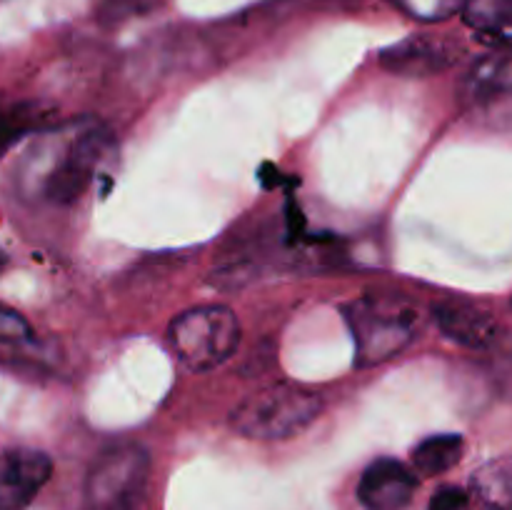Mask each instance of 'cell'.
Here are the masks:
<instances>
[{
  "mask_svg": "<svg viewBox=\"0 0 512 510\" xmlns=\"http://www.w3.org/2000/svg\"><path fill=\"white\" fill-rule=\"evenodd\" d=\"M345 323L355 343V365L388 363L413 343L420 310L403 295H360L343 305Z\"/></svg>",
  "mask_w": 512,
  "mask_h": 510,
  "instance_id": "obj_1",
  "label": "cell"
},
{
  "mask_svg": "<svg viewBox=\"0 0 512 510\" xmlns=\"http://www.w3.org/2000/svg\"><path fill=\"white\" fill-rule=\"evenodd\" d=\"M323 413V395L305 385L275 383L255 390L230 415L240 435L253 440H288Z\"/></svg>",
  "mask_w": 512,
  "mask_h": 510,
  "instance_id": "obj_2",
  "label": "cell"
},
{
  "mask_svg": "<svg viewBox=\"0 0 512 510\" xmlns=\"http://www.w3.org/2000/svg\"><path fill=\"white\" fill-rule=\"evenodd\" d=\"M168 343L185 368L203 373L230 360L240 343L238 315L225 305H198L175 315Z\"/></svg>",
  "mask_w": 512,
  "mask_h": 510,
  "instance_id": "obj_3",
  "label": "cell"
},
{
  "mask_svg": "<svg viewBox=\"0 0 512 510\" xmlns=\"http://www.w3.org/2000/svg\"><path fill=\"white\" fill-rule=\"evenodd\" d=\"M150 458L140 445L105 450L85 480V510H133L148 480Z\"/></svg>",
  "mask_w": 512,
  "mask_h": 510,
  "instance_id": "obj_4",
  "label": "cell"
},
{
  "mask_svg": "<svg viewBox=\"0 0 512 510\" xmlns=\"http://www.w3.org/2000/svg\"><path fill=\"white\" fill-rule=\"evenodd\" d=\"M460 105L483 125H512V55L478 60L460 85Z\"/></svg>",
  "mask_w": 512,
  "mask_h": 510,
  "instance_id": "obj_5",
  "label": "cell"
},
{
  "mask_svg": "<svg viewBox=\"0 0 512 510\" xmlns=\"http://www.w3.org/2000/svg\"><path fill=\"white\" fill-rule=\"evenodd\" d=\"M110 145H113V138L100 125H93L85 133H80L68 148L65 158L45 178V198L60 205L78 200L93 180L95 168L110 150Z\"/></svg>",
  "mask_w": 512,
  "mask_h": 510,
  "instance_id": "obj_6",
  "label": "cell"
},
{
  "mask_svg": "<svg viewBox=\"0 0 512 510\" xmlns=\"http://www.w3.org/2000/svg\"><path fill=\"white\" fill-rule=\"evenodd\" d=\"M53 475V460L35 448L10 450L0 463V510H25Z\"/></svg>",
  "mask_w": 512,
  "mask_h": 510,
  "instance_id": "obj_7",
  "label": "cell"
},
{
  "mask_svg": "<svg viewBox=\"0 0 512 510\" xmlns=\"http://www.w3.org/2000/svg\"><path fill=\"white\" fill-rule=\"evenodd\" d=\"M460 48L448 38L438 35H410L380 53V65L405 78H428L443 73L458 60Z\"/></svg>",
  "mask_w": 512,
  "mask_h": 510,
  "instance_id": "obj_8",
  "label": "cell"
},
{
  "mask_svg": "<svg viewBox=\"0 0 512 510\" xmlns=\"http://www.w3.org/2000/svg\"><path fill=\"white\" fill-rule=\"evenodd\" d=\"M418 490V475L395 458H378L365 468L358 500L368 510H403Z\"/></svg>",
  "mask_w": 512,
  "mask_h": 510,
  "instance_id": "obj_9",
  "label": "cell"
},
{
  "mask_svg": "<svg viewBox=\"0 0 512 510\" xmlns=\"http://www.w3.org/2000/svg\"><path fill=\"white\" fill-rule=\"evenodd\" d=\"M433 313L435 323L443 330L445 338L463 345V348H488L498 338V323H495L493 315L473 303H465V300H443L440 305H435Z\"/></svg>",
  "mask_w": 512,
  "mask_h": 510,
  "instance_id": "obj_10",
  "label": "cell"
},
{
  "mask_svg": "<svg viewBox=\"0 0 512 510\" xmlns=\"http://www.w3.org/2000/svg\"><path fill=\"white\" fill-rule=\"evenodd\" d=\"M463 435L458 433H438L430 438L420 440L413 448V468L425 478L448 473L450 468L460 463L463 458Z\"/></svg>",
  "mask_w": 512,
  "mask_h": 510,
  "instance_id": "obj_11",
  "label": "cell"
},
{
  "mask_svg": "<svg viewBox=\"0 0 512 510\" xmlns=\"http://www.w3.org/2000/svg\"><path fill=\"white\" fill-rule=\"evenodd\" d=\"M470 495L495 508L512 510V458H495L470 478Z\"/></svg>",
  "mask_w": 512,
  "mask_h": 510,
  "instance_id": "obj_12",
  "label": "cell"
},
{
  "mask_svg": "<svg viewBox=\"0 0 512 510\" xmlns=\"http://www.w3.org/2000/svg\"><path fill=\"white\" fill-rule=\"evenodd\" d=\"M465 23L490 38L512 20V0H465Z\"/></svg>",
  "mask_w": 512,
  "mask_h": 510,
  "instance_id": "obj_13",
  "label": "cell"
},
{
  "mask_svg": "<svg viewBox=\"0 0 512 510\" xmlns=\"http://www.w3.org/2000/svg\"><path fill=\"white\" fill-rule=\"evenodd\" d=\"M388 3L420 23H440L463 13L465 8V0H388Z\"/></svg>",
  "mask_w": 512,
  "mask_h": 510,
  "instance_id": "obj_14",
  "label": "cell"
},
{
  "mask_svg": "<svg viewBox=\"0 0 512 510\" xmlns=\"http://www.w3.org/2000/svg\"><path fill=\"white\" fill-rule=\"evenodd\" d=\"M30 333L33 330H30L28 320L18 310L0 303V340H5V343H18V340H28Z\"/></svg>",
  "mask_w": 512,
  "mask_h": 510,
  "instance_id": "obj_15",
  "label": "cell"
},
{
  "mask_svg": "<svg viewBox=\"0 0 512 510\" xmlns=\"http://www.w3.org/2000/svg\"><path fill=\"white\" fill-rule=\"evenodd\" d=\"M468 503V490L458 488V485H443V488L435 490V495L430 498L428 510H468Z\"/></svg>",
  "mask_w": 512,
  "mask_h": 510,
  "instance_id": "obj_16",
  "label": "cell"
},
{
  "mask_svg": "<svg viewBox=\"0 0 512 510\" xmlns=\"http://www.w3.org/2000/svg\"><path fill=\"white\" fill-rule=\"evenodd\" d=\"M493 378H495V385H498L503 393L512 395V343L505 345V348L498 353V358H495Z\"/></svg>",
  "mask_w": 512,
  "mask_h": 510,
  "instance_id": "obj_17",
  "label": "cell"
},
{
  "mask_svg": "<svg viewBox=\"0 0 512 510\" xmlns=\"http://www.w3.org/2000/svg\"><path fill=\"white\" fill-rule=\"evenodd\" d=\"M20 135H23V128L10 115L0 113V153H5Z\"/></svg>",
  "mask_w": 512,
  "mask_h": 510,
  "instance_id": "obj_18",
  "label": "cell"
},
{
  "mask_svg": "<svg viewBox=\"0 0 512 510\" xmlns=\"http://www.w3.org/2000/svg\"><path fill=\"white\" fill-rule=\"evenodd\" d=\"M488 40H493V43H498V45H508V48H512V20H510L508 25H503V28H500L498 33L490 35Z\"/></svg>",
  "mask_w": 512,
  "mask_h": 510,
  "instance_id": "obj_19",
  "label": "cell"
},
{
  "mask_svg": "<svg viewBox=\"0 0 512 510\" xmlns=\"http://www.w3.org/2000/svg\"><path fill=\"white\" fill-rule=\"evenodd\" d=\"M468 510H503V508H495V505H488V503H483V500H478V498H473V495H470Z\"/></svg>",
  "mask_w": 512,
  "mask_h": 510,
  "instance_id": "obj_20",
  "label": "cell"
},
{
  "mask_svg": "<svg viewBox=\"0 0 512 510\" xmlns=\"http://www.w3.org/2000/svg\"><path fill=\"white\" fill-rule=\"evenodd\" d=\"M5 263H8V255H5V250L0 248V270L5 268Z\"/></svg>",
  "mask_w": 512,
  "mask_h": 510,
  "instance_id": "obj_21",
  "label": "cell"
}]
</instances>
